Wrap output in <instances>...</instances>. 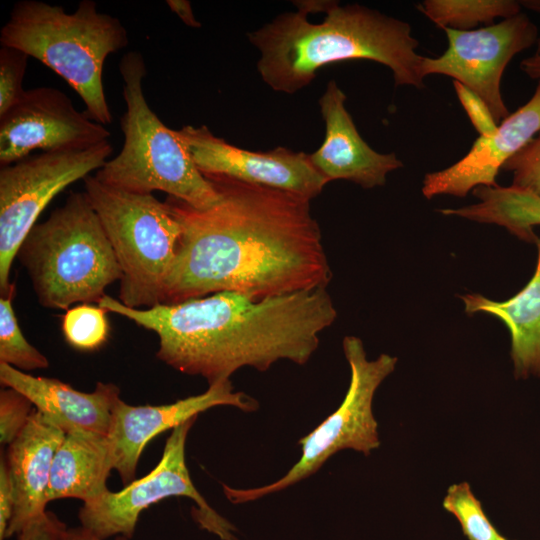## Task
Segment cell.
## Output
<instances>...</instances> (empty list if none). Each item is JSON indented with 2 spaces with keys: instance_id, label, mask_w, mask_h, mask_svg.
Listing matches in <instances>:
<instances>
[{
  "instance_id": "6da1fadb",
  "label": "cell",
  "mask_w": 540,
  "mask_h": 540,
  "mask_svg": "<svg viewBox=\"0 0 540 540\" xmlns=\"http://www.w3.org/2000/svg\"><path fill=\"white\" fill-rule=\"evenodd\" d=\"M219 201L196 209L168 196L180 226L162 303L229 291L254 300L327 288L332 272L310 201L223 175H204Z\"/></svg>"
},
{
  "instance_id": "7a4b0ae2",
  "label": "cell",
  "mask_w": 540,
  "mask_h": 540,
  "mask_svg": "<svg viewBox=\"0 0 540 540\" xmlns=\"http://www.w3.org/2000/svg\"><path fill=\"white\" fill-rule=\"evenodd\" d=\"M98 305L155 332L160 361L209 385L243 367L266 371L280 360L306 364L321 332L337 318L324 287L260 300L223 291L141 309L105 294Z\"/></svg>"
},
{
  "instance_id": "3957f363",
  "label": "cell",
  "mask_w": 540,
  "mask_h": 540,
  "mask_svg": "<svg viewBox=\"0 0 540 540\" xmlns=\"http://www.w3.org/2000/svg\"><path fill=\"white\" fill-rule=\"evenodd\" d=\"M321 23L304 11L279 14L248 34L259 50L257 70L274 91L286 94L308 86L322 67L369 60L387 66L396 86L424 87L422 55L408 22L360 4L331 1Z\"/></svg>"
},
{
  "instance_id": "277c9868",
  "label": "cell",
  "mask_w": 540,
  "mask_h": 540,
  "mask_svg": "<svg viewBox=\"0 0 540 540\" xmlns=\"http://www.w3.org/2000/svg\"><path fill=\"white\" fill-rule=\"evenodd\" d=\"M128 42L120 20L99 12L93 0H82L72 13L60 5L21 0L0 30L1 46L21 50L53 70L78 93L89 117L104 126L113 121L104 63Z\"/></svg>"
},
{
  "instance_id": "5b68a950",
  "label": "cell",
  "mask_w": 540,
  "mask_h": 540,
  "mask_svg": "<svg viewBox=\"0 0 540 540\" xmlns=\"http://www.w3.org/2000/svg\"><path fill=\"white\" fill-rule=\"evenodd\" d=\"M38 302L68 310L94 303L122 272L99 220L84 192H71L64 204L37 222L17 251Z\"/></svg>"
},
{
  "instance_id": "8992f818",
  "label": "cell",
  "mask_w": 540,
  "mask_h": 540,
  "mask_svg": "<svg viewBox=\"0 0 540 540\" xmlns=\"http://www.w3.org/2000/svg\"><path fill=\"white\" fill-rule=\"evenodd\" d=\"M126 111L120 127L124 136L120 152L96 171L102 183L138 194L162 191L196 209L219 201V194L196 167L178 135L149 106L143 79L146 65L139 51H129L119 62Z\"/></svg>"
},
{
  "instance_id": "52a82bcc",
  "label": "cell",
  "mask_w": 540,
  "mask_h": 540,
  "mask_svg": "<svg viewBox=\"0 0 540 540\" xmlns=\"http://www.w3.org/2000/svg\"><path fill=\"white\" fill-rule=\"evenodd\" d=\"M83 181L84 193L121 268L118 300L140 309L162 303L180 236V226L167 204L153 194L111 187L94 175Z\"/></svg>"
},
{
  "instance_id": "ba28073f",
  "label": "cell",
  "mask_w": 540,
  "mask_h": 540,
  "mask_svg": "<svg viewBox=\"0 0 540 540\" xmlns=\"http://www.w3.org/2000/svg\"><path fill=\"white\" fill-rule=\"evenodd\" d=\"M342 346L351 375L340 406L299 439L300 459L283 477L255 488H233L222 484L224 495L231 503H248L287 489L316 473L338 451L352 449L367 456L379 447L373 398L379 385L394 371L397 358L381 354L375 360H368L363 343L356 336L344 337Z\"/></svg>"
},
{
  "instance_id": "9c48e42d",
  "label": "cell",
  "mask_w": 540,
  "mask_h": 540,
  "mask_svg": "<svg viewBox=\"0 0 540 540\" xmlns=\"http://www.w3.org/2000/svg\"><path fill=\"white\" fill-rule=\"evenodd\" d=\"M113 153L109 140L85 150L40 152L0 166V293L14 287L11 267L47 205L66 187L99 170Z\"/></svg>"
},
{
  "instance_id": "30bf717a",
  "label": "cell",
  "mask_w": 540,
  "mask_h": 540,
  "mask_svg": "<svg viewBox=\"0 0 540 540\" xmlns=\"http://www.w3.org/2000/svg\"><path fill=\"white\" fill-rule=\"evenodd\" d=\"M194 417L175 427L168 437L162 457L146 476L124 486L121 491H106L80 508L81 526L100 539L122 536L131 539L142 511L159 501L175 496L190 498L196 505L193 515L201 528L222 540H238L236 528L219 515L194 486L185 460L188 433Z\"/></svg>"
},
{
  "instance_id": "8fae6325",
  "label": "cell",
  "mask_w": 540,
  "mask_h": 540,
  "mask_svg": "<svg viewBox=\"0 0 540 540\" xmlns=\"http://www.w3.org/2000/svg\"><path fill=\"white\" fill-rule=\"evenodd\" d=\"M448 47L439 57H423V78L449 76L476 93L499 124L510 113L501 94L503 73L520 52L539 38L538 28L525 13L473 30L443 28Z\"/></svg>"
},
{
  "instance_id": "7c38bea8",
  "label": "cell",
  "mask_w": 540,
  "mask_h": 540,
  "mask_svg": "<svg viewBox=\"0 0 540 540\" xmlns=\"http://www.w3.org/2000/svg\"><path fill=\"white\" fill-rule=\"evenodd\" d=\"M107 128L53 87L25 90L0 116V166L41 152L85 150L109 140Z\"/></svg>"
},
{
  "instance_id": "4fadbf2b",
  "label": "cell",
  "mask_w": 540,
  "mask_h": 540,
  "mask_svg": "<svg viewBox=\"0 0 540 540\" xmlns=\"http://www.w3.org/2000/svg\"><path fill=\"white\" fill-rule=\"evenodd\" d=\"M177 133L203 175H223L289 191L309 200L317 197L329 182L304 152L286 147L265 152L242 149L217 137L205 125H186Z\"/></svg>"
},
{
  "instance_id": "5bb4252c",
  "label": "cell",
  "mask_w": 540,
  "mask_h": 540,
  "mask_svg": "<svg viewBox=\"0 0 540 540\" xmlns=\"http://www.w3.org/2000/svg\"><path fill=\"white\" fill-rule=\"evenodd\" d=\"M217 406L252 412L259 405L246 393L235 392L230 379L171 404L134 406L119 398L112 409L107 439L113 469L119 473L124 486L135 480L139 458L151 439Z\"/></svg>"
},
{
  "instance_id": "9a60e30c",
  "label": "cell",
  "mask_w": 540,
  "mask_h": 540,
  "mask_svg": "<svg viewBox=\"0 0 540 540\" xmlns=\"http://www.w3.org/2000/svg\"><path fill=\"white\" fill-rule=\"evenodd\" d=\"M540 132V80L532 97L503 119L490 136H479L469 152L451 166L427 173L422 194L465 197L478 186H496L502 166Z\"/></svg>"
},
{
  "instance_id": "2e32d148",
  "label": "cell",
  "mask_w": 540,
  "mask_h": 540,
  "mask_svg": "<svg viewBox=\"0 0 540 540\" xmlns=\"http://www.w3.org/2000/svg\"><path fill=\"white\" fill-rule=\"evenodd\" d=\"M346 95L335 80L319 99L325 137L310 161L328 180H346L364 189L383 186L387 175L403 166L395 153H379L359 134L345 107Z\"/></svg>"
},
{
  "instance_id": "e0dca14e",
  "label": "cell",
  "mask_w": 540,
  "mask_h": 540,
  "mask_svg": "<svg viewBox=\"0 0 540 540\" xmlns=\"http://www.w3.org/2000/svg\"><path fill=\"white\" fill-rule=\"evenodd\" d=\"M0 382L25 395L35 409L65 432H92L107 435L112 409L120 398L113 383L98 382L85 393L58 379L36 377L0 363Z\"/></svg>"
},
{
  "instance_id": "ac0fdd59",
  "label": "cell",
  "mask_w": 540,
  "mask_h": 540,
  "mask_svg": "<svg viewBox=\"0 0 540 540\" xmlns=\"http://www.w3.org/2000/svg\"><path fill=\"white\" fill-rule=\"evenodd\" d=\"M65 436L63 430L34 409L25 428L9 444L5 459L15 505L6 538L17 535L46 511L53 460Z\"/></svg>"
},
{
  "instance_id": "d6986e66",
  "label": "cell",
  "mask_w": 540,
  "mask_h": 540,
  "mask_svg": "<svg viewBox=\"0 0 540 540\" xmlns=\"http://www.w3.org/2000/svg\"><path fill=\"white\" fill-rule=\"evenodd\" d=\"M537 264L533 276L522 290L505 301H494L483 295L460 296L465 312H485L500 319L511 336V359L517 379L540 376V236Z\"/></svg>"
},
{
  "instance_id": "ffe728a7",
  "label": "cell",
  "mask_w": 540,
  "mask_h": 540,
  "mask_svg": "<svg viewBox=\"0 0 540 540\" xmlns=\"http://www.w3.org/2000/svg\"><path fill=\"white\" fill-rule=\"evenodd\" d=\"M113 469L107 435L92 432L66 434L55 454L47 502L76 498L84 503L108 491Z\"/></svg>"
},
{
  "instance_id": "44dd1931",
  "label": "cell",
  "mask_w": 540,
  "mask_h": 540,
  "mask_svg": "<svg viewBox=\"0 0 540 540\" xmlns=\"http://www.w3.org/2000/svg\"><path fill=\"white\" fill-rule=\"evenodd\" d=\"M472 193L479 200L477 203L456 209H440L439 212L479 223L496 224L521 240L537 242L533 228L540 226V196L513 185L478 186Z\"/></svg>"
},
{
  "instance_id": "7402d4cb",
  "label": "cell",
  "mask_w": 540,
  "mask_h": 540,
  "mask_svg": "<svg viewBox=\"0 0 540 540\" xmlns=\"http://www.w3.org/2000/svg\"><path fill=\"white\" fill-rule=\"evenodd\" d=\"M514 0H424L416 5L439 28L473 30L477 25H492L496 18L507 19L521 13Z\"/></svg>"
},
{
  "instance_id": "603a6c76",
  "label": "cell",
  "mask_w": 540,
  "mask_h": 540,
  "mask_svg": "<svg viewBox=\"0 0 540 540\" xmlns=\"http://www.w3.org/2000/svg\"><path fill=\"white\" fill-rule=\"evenodd\" d=\"M15 286L0 298V363L21 371L45 369L48 359L24 337L13 308Z\"/></svg>"
},
{
  "instance_id": "cb8c5ba5",
  "label": "cell",
  "mask_w": 540,
  "mask_h": 540,
  "mask_svg": "<svg viewBox=\"0 0 540 540\" xmlns=\"http://www.w3.org/2000/svg\"><path fill=\"white\" fill-rule=\"evenodd\" d=\"M106 313L99 305L90 303L66 310L61 328L67 343L80 351L99 349L107 341L110 331Z\"/></svg>"
},
{
  "instance_id": "d4e9b609",
  "label": "cell",
  "mask_w": 540,
  "mask_h": 540,
  "mask_svg": "<svg viewBox=\"0 0 540 540\" xmlns=\"http://www.w3.org/2000/svg\"><path fill=\"white\" fill-rule=\"evenodd\" d=\"M443 507L457 518L468 540L501 539L502 536L490 523L467 482L453 484L448 488Z\"/></svg>"
},
{
  "instance_id": "484cf974",
  "label": "cell",
  "mask_w": 540,
  "mask_h": 540,
  "mask_svg": "<svg viewBox=\"0 0 540 540\" xmlns=\"http://www.w3.org/2000/svg\"><path fill=\"white\" fill-rule=\"evenodd\" d=\"M29 56L16 48H0V116L8 111L23 95V79Z\"/></svg>"
},
{
  "instance_id": "4316f807",
  "label": "cell",
  "mask_w": 540,
  "mask_h": 540,
  "mask_svg": "<svg viewBox=\"0 0 540 540\" xmlns=\"http://www.w3.org/2000/svg\"><path fill=\"white\" fill-rule=\"evenodd\" d=\"M19 391L5 387L0 392V443L11 444L25 428L34 409Z\"/></svg>"
},
{
  "instance_id": "83f0119b",
  "label": "cell",
  "mask_w": 540,
  "mask_h": 540,
  "mask_svg": "<svg viewBox=\"0 0 540 540\" xmlns=\"http://www.w3.org/2000/svg\"><path fill=\"white\" fill-rule=\"evenodd\" d=\"M512 173V184L540 196V132L502 169Z\"/></svg>"
},
{
  "instance_id": "f1b7e54d",
  "label": "cell",
  "mask_w": 540,
  "mask_h": 540,
  "mask_svg": "<svg viewBox=\"0 0 540 540\" xmlns=\"http://www.w3.org/2000/svg\"><path fill=\"white\" fill-rule=\"evenodd\" d=\"M453 86L459 102L476 131L480 136L492 135L496 131L498 124L487 104L460 82L453 81Z\"/></svg>"
},
{
  "instance_id": "f546056e",
  "label": "cell",
  "mask_w": 540,
  "mask_h": 540,
  "mask_svg": "<svg viewBox=\"0 0 540 540\" xmlns=\"http://www.w3.org/2000/svg\"><path fill=\"white\" fill-rule=\"evenodd\" d=\"M66 527L55 514L45 511L30 521L16 536L17 540H57Z\"/></svg>"
},
{
  "instance_id": "4dcf8cb0",
  "label": "cell",
  "mask_w": 540,
  "mask_h": 540,
  "mask_svg": "<svg viewBox=\"0 0 540 540\" xmlns=\"http://www.w3.org/2000/svg\"><path fill=\"white\" fill-rule=\"evenodd\" d=\"M15 505L14 489L5 457L0 461V540H4Z\"/></svg>"
},
{
  "instance_id": "1f68e13d",
  "label": "cell",
  "mask_w": 540,
  "mask_h": 540,
  "mask_svg": "<svg viewBox=\"0 0 540 540\" xmlns=\"http://www.w3.org/2000/svg\"><path fill=\"white\" fill-rule=\"evenodd\" d=\"M166 4L170 10L175 13L180 20L192 28H200L202 24L195 17L191 3L187 0H167Z\"/></svg>"
},
{
  "instance_id": "d6a6232c",
  "label": "cell",
  "mask_w": 540,
  "mask_h": 540,
  "mask_svg": "<svg viewBox=\"0 0 540 540\" xmlns=\"http://www.w3.org/2000/svg\"><path fill=\"white\" fill-rule=\"evenodd\" d=\"M57 540H103L89 532L87 529L80 527H66L59 535ZM116 540H128L125 537L118 536Z\"/></svg>"
},
{
  "instance_id": "836d02e7",
  "label": "cell",
  "mask_w": 540,
  "mask_h": 540,
  "mask_svg": "<svg viewBox=\"0 0 540 540\" xmlns=\"http://www.w3.org/2000/svg\"><path fill=\"white\" fill-rule=\"evenodd\" d=\"M520 69L531 79L540 80V54H534L522 60Z\"/></svg>"
},
{
  "instance_id": "e575fe53",
  "label": "cell",
  "mask_w": 540,
  "mask_h": 540,
  "mask_svg": "<svg viewBox=\"0 0 540 540\" xmlns=\"http://www.w3.org/2000/svg\"><path fill=\"white\" fill-rule=\"evenodd\" d=\"M535 54H540V36L537 40V43H536V52Z\"/></svg>"
},
{
  "instance_id": "d590c367",
  "label": "cell",
  "mask_w": 540,
  "mask_h": 540,
  "mask_svg": "<svg viewBox=\"0 0 540 540\" xmlns=\"http://www.w3.org/2000/svg\"><path fill=\"white\" fill-rule=\"evenodd\" d=\"M500 540H507V539L502 536Z\"/></svg>"
}]
</instances>
